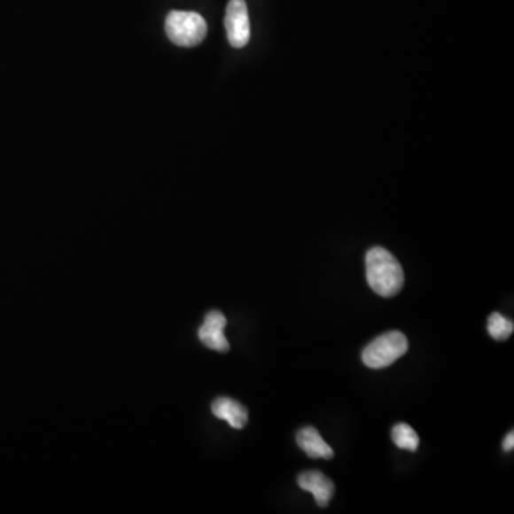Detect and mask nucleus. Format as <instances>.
Listing matches in <instances>:
<instances>
[{
    "label": "nucleus",
    "instance_id": "f257e3e1",
    "mask_svg": "<svg viewBox=\"0 0 514 514\" xmlns=\"http://www.w3.org/2000/svg\"><path fill=\"white\" fill-rule=\"evenodd\" d=\"M366 277L371 291L382 298H393L403 287L401 263L383 247H371L366 254Z\"/></svg>",
    "mask_w": 514,
    "mask_h": 514
},
{
    "label": "nucleus",
    "instance_id": "f03ea898",
    "mask_svg": "<svg viewBox=\"0 0 514 514\" xmlns=\"http://www.w3.org/2000/svg\"><path fill=\"white\" fill-rule=\"evenodd\" d=\"M166 34L180 48H193L202 43L207 35L205 18L196 12H170L165 23Z\"/></svg>",
    "mask_w": 514,
    "mask_h": 514
},
{
    "label": "nucleus",
    "instance_id": "7ed1b4c3",
    "mask_svg": "<svg viewBox=\"0 0 514 514\" xmlns=\"http://www.w3.org/2000/svg\"><path fill=\"white\" fill-rule=\"evenodd\" d=\"M408 349V338L401 331H389L364 347L362 360L370 369L387 368L406 354Z\"/></svg>",
    "mask_w": 514,
    "mask_h": 514
},
{
    "label": "nucleus",
    "instance_id": "20e7f679",
    "mask_svg": "<svg viewBox=\"0 0 514 514\" xmlns=\"http://www.w3.org/2000/svg\"><path fill=\"white\" fill-rule=\"evenodd\" d=\"M224 27L228 32L229 43L235 49H242L250 41V19L245 0H230L224 16Z\"/></svg>",
    "mask_w": 514,
    "mask_h": 514
},
{
    "label": "nucleus",
    "instance_id": "39448f33",
    "mask_svg": "<svg viewBox=\"0 0 514 514\" xmlns=\"http://www.w3.org/2000/svg\"><path fill=\"white\" fill-rule=\"evenodd\" d=\"M226 317L223 313L209 312L206 315L205 323L199 329V339L200 342L209 347V349L216 350V352L226 353L229 352L228 339L224 338V327H226Z\"/></svg>",
    "mask_w": 514,
    "mask_h": 514
},
{
    "label": "nucleus",
    "instance_id": "423d86ee",
    "mask_svg": "<svg viewBox=\"0 0 514 514\" xmlns=\"http://www.w3.org/2000/svg\"><path fill=\"white\" fill-rule=\"evenodd\" d=\"M299 486L306 492L312 493L320 507H326L334 495V485L331 479L320 471H306L298 479Z\"/></svg>",
    "mask_w": 514,
    "mask_h": 514
},
{
    "label": "nucleus",
    "instance_id": "0eeeda50",
    "mask_svg": "<svg viewBox=\"0 0 514 514\" xmlns=\"http://www.w3.org/2000/svg\"><path fill=\"white\" fill-rule=\"evenodd\" d=\"M296 441L299 448L312 459L331 460L333 457V450L331 446L323 440L315 427H305L300 429L296 434Z\"/></svg>",
    "mask_w": 514,
    "mask_h": 514
},
{
    "label": "nucleus",
    "instance_id": "6e6552de",
    "mask_svg": "<svg viewBox=\"0 0 514 514\" xmlns=\"http://www.w3.org/2000/svg\"><path fill=\"white\" fill-rule=\"evenodd\" d=\"M212 411L217 419L226 420L233 429H243L246 426L247 410L239 401H233L230 397H219L212 404Z\"/></svg>",
    "mask_w": 514,
    "mask_h": 514
},
{
    "label": "nucleus",
    "instance_id": "1a4fd4ad",
    "mask_svg": "<svg viewBox=\"0 0 514 514\" xmlns=\"http://www.w3.org/2000/svg\"><path fill=\"white\" fill-rule=\"evenodd\" d=\"M392 439H393L394 445L397 448H404V450L416 452L417 448H419V436L406 423H399V424L393 427V430H392Z\"/></svg>",
    "mask_w": 514,
    "mask_h": 514
},
{
    "label": "nucleus",
    "instance_id": "9d476101",
    "mask_svg": "<svg viewBox=\"0 0 514 514\" xmlns=\"http://www.w3.org/2000/svg\"><path fill=\"white\" fill-rule=\"evenodd\" d=\"M487 331L493 339L506 340L513 333V322L502 316L500 313H493L492 316L488 317Z\"/></svg>",
    "mask_w": 514,
    "mask_h": 514
},
{
    "label": "nucleus",
    "instance_id": "9b49d317",
    "mask_svg": "<svg viewBox=\"0 0 514 514\" xmlns=\"http://www.w3.org/2000/svg\"><path fill=\"white\" fill-rule=\"evenodd\" d=\"M514 448V433L510 432V433L507 434L506 439L503 441V448L506 452H510L513 450Z\"/></svg>",
    "mask_w": 514,
    "mask_h": 514
}]
</instances>
